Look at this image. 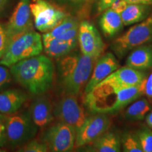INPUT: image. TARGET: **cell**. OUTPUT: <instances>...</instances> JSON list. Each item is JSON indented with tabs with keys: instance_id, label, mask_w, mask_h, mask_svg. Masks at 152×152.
Instances as JSON below:
<instances>
[{
	"instance_id": "obj_1",
	"label": "cell",
	"mask_w": 152,
	"mask_h": 152,
	"mask_svg": "<svg viewBox=\"0 0 152 152\" xmlns=\"http://www.w3.org/2000/svg\"><path fill=\"white\" fill-rule=\"evenodd\" d=\"M146 83L128 87L99 83L85 94V106L94 113H116L145 93Z\"/></svg>"
},
{
	"instance_id": "obj_7",
	"label": "cell",
	"mask_w": 152,
	"mask_h": 152,
	"mask_svg": "<svg viewBox=\"0 0 152 152\" xmlns=\"http://www.w3.org/2000/svg\"><path fill=\"white\" fill-rule=\"evenodd\" d=\"M76 133L77 130L71 125L58 122L45 131L42 141L46 143L50 151H70L75 148Z\"/></svg>"
},
{
	"instance_id": "obj_21",
	"label": "cell",
	"mask_w": 152,
	"mask_h": 152,
	"mask_svg": "<svg viewBox=\"0 0 152 152\" xmlns=\"http://www.w3.org/2000/svg\"><path fill=\"white\" fill-rule=\"evenodd\" d=\"M147 7L143 4H128L120 14L124 26H129L140 22L147 15Z\"/></svg>"
},
{
	"instance_id": "obj_6",
	"label": "cell",
	"mask_w": 152,
	"mask_h": 152,
	"mask_svg": "<svg viewBox=\"0 0 152 152\" xmlns=\"http://www.w3.org/2000/svg\"><path fill=\"white\" fill-rule=\"evenodd\" d=\"M152 40V16L144 21L131 27L126 33L118 37L112 45V49L119 56H123L129 51Z\"/></svg>"
},
{
	"instance_id": "obj_13",
	"label": "cell",
	"mask_w": 152,
	"mask_h": 152,
	"mask_svg": "<svg viewBox=\"0 0 152 152\" xmlns=\"http://www.w3.org/2000/svg\"><path fill=\"white\" fill-rule=\"evenodd\" d=\"M29 111L38 128H45L54 120V104L45 94L37 95L30 104Z\"/></svg>"
},
{
	"instance_id": "obj_23",
	"label": "cell",
	"mask_w": 152,
	"mask_h": 152,
	"mask_svg": "<svg viewBox=\"0 0 152 152\" xmlns=\"http://www.w3.org/2000/svg\"><path fill=\"white\" fill-rule=\"evenodd\" d=\"M77 26H79V24L77 20L73 18V17L67 16L58 22V24L54 28H53L50 31L45 33V34L51 37H58V36L65 33L67 30L73 28L77 27Z\"/></svg>"
},
{
	"instance_id": "obj_33",
	"label": "cell",
	"mask_w": 152,
	"mask_h": 152,
	"mask_svg": "<svg viewBox=\"0 0 152 152\" xmlns=\"http://www.w3.org/2000/svg\"><path fill=\"white\" fill-rule=\"evenodd\" d=\"M145 93L147 95L148 97L152 98V74L149 76L147 79L145 87Z\"/></svg>"
},
{
	"instance_id": "obj_26",
	"label": "cell",
	"mask_w": 152,
	"mask_h": 152,
	"mask_svg": "<svg viewBox=\"0 0 152 152\" xmlns=\"http://www.w3.org/2000/svg\"><path fill=\"white\" fill-rule=\"evenodd\" d=\"M18 151L22 152H47L49 151V148L46 143L43 141L39 142L37 140H32L28 143L19 147Z\"/></svg>"
},
{
	"instance_id": "obj_3",
	"label": "cell",
	"mask_w": 152,
	"mask_h": 152,
	"mask_svg": "<svg viewBox=\"0 0 152 152\" xmlns=\"http://www.w3.org/2000/svg\"><path fill=\"white\" fill-rule=\"evenodd\" d=\"M96 61L83 54H69L62 57L58 61L57 72L64 93L78 96L86 87Z\"/></svg>"
},
{
	"instance_id": "obj_17",
	"label": "cell",
	"mask_w": 152,
	"mask_h": 152,
	"mask_svg": "<svg viewBox=\"0 0 152 152\" xmlns=\"http://www.w3.org/2000/svg\"><path fill=\"white\" fill-rule=\"evenodd\" d=\"M43 49L47 56L53 58H62L69 54L77 46L78 40H62L56 37H51L46 34L42 35Z\"/></svg>"
},
{
	"instance_id": "obj_20",
	"label": "cell",
	"mask_w": 152,
	"mask_h": 152,
	"mask_svg": "<svg viewBox=\"0 0 152 152\" xmlns=\"http://www.w3.org/2000/svg\"><path fill=\"white\" fill-rule=\"evenodd\" d=\"M123 25L121 15L111 9L104 11L100 20V26L106 37H112L118 33Z\"/></svg>"
},
{
	"instance_id": "obj_25",
	"label": "cell",
	"mask_w": 152,
	"mask_h": 152,
	"mask_svg": "<svg viewBox=\"0 0 152 152\" xmlns=\"http://www.w3.org/2000/svg\"><path fill=\"white\" fill-rule=\"evenodd\" d=\"M144 152H152V131L149 128H144L137 134Z\"/></svg>"
},
{
	"instance_id": "obj_2",
	"label": "cell",
	"mask_w": 152,
	"mask_h": 152,
	"mask_svg": "<svg viewBox=\"0 0 152 152\" xmlns=\"http://www.w3.org/2000/svg\"><path fill=\"white\" fill-rule=\"evenodd\" d=\"M9 69L15 80L35 96L47 92L54 83V64L45 55L39 54L22 60Z\"/></svg>"
},
{
	"instance_id": "obj_34",
	"label": "cell",
	"mask_w": 152,
	"mask_h": 152,
	"mask_svg": "<svg viewBox=\"0 0 152 152\" xmlns=\"http://www.w3.org/2000/svg\"><path fill=\"white\" fill-rule=\"evenodd\" d=\"M128 4H136L146 6L152 5V0H125Z\"/></svg>"
},
{
	"instance_id": "obj_11",
	"label": "cell",
	"mask_w": 152,
	"mask_h": 152,
	"mask_svg": "<svg viewBox=\"0 0 152 152\" xmlns=\"http://www.w3.org/2000/svg\"><path fill=\"white\" fill-rule=\"evenodd\" d=\"M79 46L82 54L97 60L104 50V44L98 30L88 21H83L78 28Z\"/></svg>"
},
{
	"instance_id": "obj_22",
	"label": "cell",
	"mask_w": 152,
	"mask_h": 152,
	"mask_svg": "<svg viewBox=\"0 0 152 152\" xmlns=\"http://www.w3.org/2000/svg\"><path fill=\"white\" fill-rule=\"evenodd\" d=\"M150 111V106L147 100L141 99L136 101L125 111V116L130 121H140L144 118Z\"/></svg>"
},
{
	"instance_id": "obj_28",
	"label": "cell",
	"mask_w": 152,
	"mask_h": 152,
	"mask_svg": "<svg viewBox=\"0 0 152 152\" xmlns=\"http://www.w3.org/2000/svg\"><path fill=\"white\" fill-rule=\"evenodd\" d=\"M11 76L9 67L0 64V90L10 83Z\"/></svg>"
},
{
	"instance_id": "obj_12",
	"label": "cell",
	"mask_w": 152,
	"mask_h": 152,
	"mask_svg": "<svg viewBox=\"0 0 152 152\" xmlns=\"http://www.w3.org/2000/svg\"><path fill=\"white\" fill-rule=\"evenodd\" d=\"M30 4V0H20L5 26L9 40L20 34L33 30Z\"/></svg>"
},
{
	"instance_id": "obj_35",
	"label": "cell",
	"mask_w": 152,
	"mask_h": 152,
	"mask_svg": "<svg viewBox=\"0 0 152 152\" xmlns=\"http://www.w3.org/2000/svg\"><path fill=\"white\" fill-rule=\"evenodd\" d=\"M70 1H71V2L76 4L85 5L90 4L93 0H70Z\"/></svg>"
},
{
	"instance_id": "obj_29",
	"label": "cell",
	"mask_w": 152,
	"mask_h": 152,
	"mask_svg": "<svg viewBox=\"0 0 152 152\" xmlns=\"http://www.w3.org/2000/svg\"><path fill=\"white\" fill-rule=\"evenodd\" d=\"M9 42V39L6 30L5 26L0 23V58L4 54Z\"/></svg>"
},
{
	"instance_id": "obj_19",
	"label": "cell",
	"mask_w": 152,
	"mask_h": 152,
	"mask_svg": "<svg viewBox=\"0 0 152 152\" xmlns=\"http://www.w3.org/2000/svg\"><path fill=\"white\" fill-rule=\"evenodd\" d=\"M88 149L96 152H118L121 151V142L115 133L106 132L92 142Z\"/></svg>"
},
{
	"instance_id": "obj_14",
	"label": "cell",
	"mask_w": 152,
	"mask_h": 152,
	"mask_svg": "<svg viewBox=\"0 0 152 152\" xmlns=\"http://www.w3.org/2000/svg\"><path fill=\"white\" fill-rule=\"evenodd\" d=\"M118 68V63L114 55L111 53H107L99 58L96 63V66L92 71L91 77L85 87V94L90 92L96 85L117 70Z\"/></svg>"
},
{
	"instance_id": "obj_38",
	"label": "cell",
	"mask_w": 152,
	"mask_h": 152,
	"mask_svg": "<svg viewBox=\"0 0 152 152\" xmlns=\"http://www.w3.org/2000/svg\"><path fill=\"white\" fill-rule=\"evenodd\" d=\"M1 151H3V150H1V148H0V152H1Z\"/></svg>"
},
{
	"instance_id": "obj_36",
	"label": "cell",
	"mask_w": 152,
	"mask_h": 152,
	"mask_svg": "<svg viewBox=\"0 0 152 152\" xmlns=\"http://www.w3.org/2000/svg\"><path fill=\"white\" fill-rule=\"evenodd\" d=\"M8 2L9 0H0V15L3 12V11L4 10L6 6H7Z\"/></svg>"
},
{
	"instance_id": "obj_8",
	"label": "cell",
	"mask_w": 152,
	"mask_h": 152,
	"mask_svg": "<svg viewBox=\"0 0 152 152\" xmlns=\"http://www.w3.org/2000/svg\"><path fill=\"white\" fill-rule=\"evenodd\" d=\"M77 97L64 93L54 105V115L58 122L71 125L76 130L80 128L87 118L84 109L79 104Z\"/></svg>"
},
{
	"instance_id": "obj_30",
	"label": "cell",
	"mask_w": 152,
	"mask_h": 152,
	"mask_svg": "<svg viewBox=\"0 0 152 152\" xmlns=\"http://www.w3.org/2000/svg\"><path fill=\"white\" fill-rule=\"evenodd\" d=\"M78 28L79 26L71 28V29L67 30V31H66L65 33L61 34V35L56 38L66 41L77 39V37H78Z\"/></svg>"
},
{
	"instance_id": "obj_15",
	"label": "cell",
	"mask_w": 152,
	"mask_h": 152,
	"mask_svg": "<svg viewBox=\"0 0 152 152\" xmlns=\"http://www.w3.org/2000/svg\"><path fill=\"white\" fill-rule=\"evenodd\" d=\"M146 74L139 70L125 66L115 70L100 83L122 87L137 85L146 79Z\"/></svg>"
},
{
	"instance_id": "obj_27",
	"label": "cell",
	"mask_w": 152,
	"mask_h": 152,
	"mask_svg": "<svg viewBox=\"0 0 152 152\" xmlns=\"http://www.w3.org/2000/svg\"><path fill=\"white\" fill-rule=\"evenodd\" d=\"M7 115L0 113V147L7 145Z\"/></svg>"
},
{
	"instance_id": "obj_4",
	"label": "cell",
	"mask_w": 152,
	"mask_h": 152,
	"mask_svg": "<svg viewBox=\"0 0 152 152\" xmlns=\"http://www.w3.org/2000/svg\"><path fill=\"white\" fill-rule=\"evenodd\" d=\"M43 51L42 38L37 32L30 30L9 40L0 64L10 67L20 61L41 54Z\"/></svg>"
},
{
	"instance_id": "obj_32",
	"label": "cell",
	"mask_w": 152,
	"mask_h": 152,
	"mask_svg": "<svg viewBox=\"0 0 152 152\" xmlns=\"http://www.w3.org/2000/svg\"><path fill=\"white\" fill-rule=\"evenodd\" d=\"M115 1L116 0H99L98 3V12L102 13L109 9Z\"/></svg>"
},
{
	"instance_id": "obj_9",
	"label": "cell",
	"mask_w": 152,
	"mask_h": 152,
	"mask_svg": "<svg viewBox=\"0 0 152 152\" xmlns=\"http://www.w3.org/2000/svg\"><path fill=\"white\" fill-rule=\"evenodd\" d=\"M34 25L42 33H47L58 24L67 14L46 0H33L30 4Z\"/></svg>"
},
{
	"instance_id": "obj_5",
	"label": "cell",
	"mask_w": 152,
	"mask_h": 152,
	"mask_svg": "<svg viewBox=\"0 0 152 152\" xmlns=\"http://www.w3.org/2000/svg\"><path fill=\"white\" fill-rule=\"evenodd\" d=\"M37 126L35 124L30 111L7 115V144L12 147H20L33 140L37 134Z\"/></svg>"
},
{
	"instance_id": "obj_10",
	"label": "cell",
	"mask_w": 152,
	"mask_h": 152,
	"mask_svg": "<svg viewBox=\"0 0 152 152\" xmlns=\"http://www.w3.org/2000/svg\"><path fill=\"white\" fill-rule=\"evenodd\" d=\"M111 125V120L106 114L96 113L87 117L84 123L77 130L75 148L90 144L107 132Z\"/></svg>"
},
{
	"instance_id": "obj_18",
	"label": "cell",
	"mask_w": 152,
	"mask_h": 152,
	"mask_svg": "<svg viewBox=\"0 0 152 152\" xmlns=\"http://www.w3.org/2000/svg\"><path fill=\"white\" fill-rule=\"evenodd\" d=\"M126 64L139 71L149 69L152 66V48L142 45L137 47L127 58Z\"/></svg>"
},
{
	"instance_id": "obj_31",
	"label": "cell",
	"mask_w": 152,
	"mask_h": 152,
	"mask_svg": "<svg viewBox=\"0 0 152 152\" xmlns=\"http://www.w3.org/2000/svg\"><path fill=\"white\" fill-rule=\"evenodd\" d=\"M128 4L125 1V0H116L113 3V4L111 6L110 9L113 10L115 12L118 13L120 14L122 11L124 10L125 7H127Z\"/></svg>"
},
{
	"instance_id": "obj_37",
	"label": "cell",
	"mask_w": 152,
	"mask_h": 152,
	"mask_svg": "<svg viewBox=\"0 0 152 152\" xmlns=\"http://www.w3.org/2000/svg\"><path fill=\"white\" fill-rule=\"evenodd\" d=\"M146 121H147V125H149L150 128H152V111L148 114L147 118H146Z\"/></svg>"
},
{
	"instance_id": "obj_24",
	"label": "cell",
	"mask_w": 152,
	"mask_h": 152,
	"mask_svg": "<svg viewBox=\"0 0 152 152\" xmlns=\"http://www.w3.org/2000/svg\"><path fill=\"white\" fill-rule=\"evenodd\" d=\"M123 151L125 152H144L137 136L128 133L122 139Z\"/></svg>"
},
{
	"instance_id": "obj_16",
	"label": "cell",
	"mask_w": 152,
	"mask_h": 152,
	"mask_svg": "<svg viewBox=\"0 0 152 152\" xmlns=\"http://www.w3.org/2000/svg\"><path fill=\"white\" fill-rule=\"evenodd\" d=\"M28 99L22 90L9 89L0 92V113L11 115L18 111Z\"/></svg>"
}]
</instances>
